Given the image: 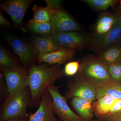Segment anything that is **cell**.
<instances>
[{"label":"cell","mask_w":121,"mask_h":121,"mask_svg":"<svg viewBox=\"0 0 121 121\" xmlns=\"http://www.w3.org/2000/svg\"><path fill=\"white\" fill-rule=\"evenodd\" d=\"M74 78L86 82L96 90L112 82L106 66L98 57L92 55L83 59Z\"/></svg>","instance_id":"obj_2"},{"label":"cell","mask_w":121,"mask_h":121,"mask_svg":"<svg viewBox=\"0 0 121 121\" xmlns=\"http://www.w3.org/2000/svg\"><path fill=\"white\" fill-rule=\"evenodd\" d=\"M49 65L46 63L33 65L28 70V86L31 93L29 107H35L39 104L48 86L65 75L60 65Z\"/></svg>","instance_id":"obj_1"},{"label":"cell","mask_w":121,"mask_h":121,"mask_svg":"<svg viewBox=\"0 0 121 121\" xmlns=\"http://www.w3.org/2000/svg\"><path fill=\"white\" fill-rule=\"evenodd\" d=\"M115 15L108 12H104L99 15L95 27V34L101 35L110 31L117 21Z\"/></svg>","instance_id":"obj_18"},{"label":"cell","mask_w":121,"mask_h":121,"mask_svg":"<svg viewBox=\"0 0 121 121\" xmlns=\"http://www.w3.org/2000/svg\"><path fill=\"white\" fill-rule=\"evenodd\" d=\"M107 67L112 82L121 83V62L113 64Z\"/></svg>","instance_id":"obj_24"},{"label":"cell","mask_w":121,"mask_h":121,"mask_svg":"<svg viewBox=\"0 0 121 121\" xmlns=\"http://www.w3.org/2000/svg\"><path fill=\"white\" fill-rule=\"evenodd\" d=\"M0 25L3 27H10L11 26V23L5 19L1 12H0Z\"/></svg>","instance_id":"obj_29"},{"label":"cell","mask_w":121,"mask_h":121,"mask_svg":"<svg viewBox=\"0 0 121 121\" xmlns=\"http://www.w3.org/2000/svg\"><path fill=\"white\" fill-rule=\"evenodd\" d=\"M92 121H107V120H103V119H99V118H97V119H93L92 120Z\"/></svg>","instance_id":"obj_32"},{"label":"cell","mask_w":121,"mask_h":121,"mask_svg":"<svg viewBox=\"0 0 121 121\" xmlns=\"http://www.w3.org/2000/svg\"><path fill=\"white\" fill-rule=\"evenodd\" d=\"M28 121H60L55 115L52 107V99L47 89L41 98L39 107L34 113H30Z\"/></svg>","instance_id":"obj_11"},{"label":"cell","mask_w":121,"mask_h":121,"mask_svg":"<svg viewBox=\"0 0 121 121\" xmlns=\"http://www.w3.org/2000/svg\"><path fill=\"white\" fill-rule=\"evenodd\" d=\"M97 99L106 95H110L115 99H121V83L112 82L105 86L97 89Z\"/></svg>","instance_id":"obj_21"},{"label":"cell","mask_w":121,"mask_h":121,"mask_svg":"<svg viewBox=\"0 0 121 121\" xmlns=\"http://www.w3.org/2000/svg\"><path fill=\"white\" fill-rule=\"evenodd\" d=\"M68 91L64 97L67 101L74 97H79L93 102L97 99V90L82 80L74 78L68 85Z\"/></svg>","instance_id":"obj_7"},{"label":"cell","mask_w":121,"mask_h":121,"mask_svg":"<svg viewBox=\"0 0 121 121\" xmlns=\"http://www.w3.org/2000/svg\"><path fill=\"white\" fill-rule=\"evenodd\" d=\"M47 6L55 11L62 9V1L60 0H45Z\"/></svg>","instance_id":"obj_26"},{"label":"cell","mask_w":121,"mask_h":121,"mask_svg":"<svg viewBox=\"0 0 121 121\" xmlns=\"http://www.w3.org/2000/svg\"><path fill=\"white\" fill-rule=\"evenodd\" d=\"M51 22L56 32H69L81 30L75 21L62 9L56 11Z\"/></svg>","instance_id":"obj_12"},{"label":"cell","mask_w":121,"mask_h":121,"mask_svg":"<svg viewBox=\"0 0 121 121\" xmlns=\"http://www.w3.org/2000/svg\"><path fill=\"white\" fill-rule=\"evenodd\" d=\"M121 111V99H115L112 107L109 114L104 116H110L117 114Z\"/></svg>","instance_id":"obj_27"},{"label":"cell","mask_w":121,"mask_h":121,"mask_svg":"<svg viewBox=\"0 0 121 121\" xmlns=\"http://www.w3.org/2000/svg\"><path fill=\"white\" fill-rule=\"evenodd\" d=\"M30 99L31 93L28 86L16 94L8 95L1 111L0 121L28 118L27 108Z\"/></svg>","instance_id":"obj_3"},{"label":"cell","mask_w":121,"mask_h":121,"mask_svg":"<svg viewBox=\"0 0 121 121\" xmlns=\"http://www.w3.org/2000/svg\"><path fill=\"white\" fill-rule=\"evenodd\" d=\"M49 36L61 47L75 49L84 47L90 39L86 35L76 31L56 32Z\"/></svg>","instance_id":"obj_8"},{"label":"cell","mask_w":121,"mask_h":121,"mask_svg":"<svg viewBox=\"0 0 121 121\" xmlns=\"http://www.w3.org/2000/svg\"><path fill=\"white\" fill-rule=\"evenodd\" d=\"M115 100L110 95H106L99 98L93 102L92 110L97 118L109 114Z\"/></svg>","instance_id":"obj_17"},{"label":"cell","mask_w":121,"mask_h":121,"mask_svg":"<svg viewBox=\"0 0 121 121\" xmlns=\"http://www.w3.org/2000/svg\"><path fill=\"white\" fill-rule=\"evenodd\" d=\"M27 27L30 31L39 35L50 36L54 35L56 32L51 22L39 23L31 19L28 23Z\"/></svg>","instance_id":"obj_20"},{"label":"cell","mask_w":121,"mask_h":121,"mask_svg":"<svg viewBox=\"0 0 121 121\" xmlns=\"http://www.w3.org/2000/svg\"><path fill=\"white\" fill-rule=\"evenodd\" d=\"M5 37L8 43L25 66H28L34 60L36 56L38 55V51L35 48L11 33H6Z\"/></svg>","instance_id":"obj_9"},{"label":"cell","mask_w":121,"mask_h":121,"mask_svg":"<svg viewBox=\"0 0 121 121\" xmlns=\"http://www.w3.org/2000/svg\"><path fill=\"white\" fill-rule=\"evenodd\" d=\"M119 43H120V44H121V40H120V41H119Z\"/></svg>","instance_id":"obj_33"},{"label":"cell","mask_w":121,"mask_h":121,"mask_svg":"<svg viewBox=\"0 0 121 121\" xmlns=\"http://www.w3.org/2000/svg\"><path fill=\"white\" fill-rule=\"evenodd\" d=\"M98 58L106 66L121 62V45L120 43L103 50L99 52Z\"/></svg>","instance_id":"obj_15"},{"label":"cell","mask_w":121,"mask_h":121,"mask_svg":"<svg viewBox=\"0 0 121 121\" xmlns=\"http://www.w3.org/2000/svg\"><path fill=\"white\" fill-rule=\"evenodd\" d=\"M76 49L61 48L50 53H39L38 62L40 64L46 63L49 65H60L73 59Z\"/></svg>","instance_id":"obj_13"},{"label":"cell","mask_w":121,"mask_h":121,"mask_svg":"<svg viewBox=\"0 0 121 121\" xmlns=\"http://www.w3.org/2000/svg\"><path fill=\"white\" fill-rule=\"evenodd\" d=\"M34 13L32 20L39 23L51 22L53 17L55 10L47 7H39L36 5H33L32 8Z\"/></svg>","instance_id":"obj_19"},{"label":"cell","mask_w":121,"mask_h":121,"mask_svg":"<svg viewBox=\"0 0 121 121\" xmlns=\"http://www.w3.org/2000/svg\"><path fill=\"white\" fill-rule=\"evenodd\" d=\"M117 18L114 25L110 31L102 35L95 34L90 39L89 43L93 51L99 52L119 42L121 39V20Z\"/></svg>","instance_id":"obj_6"},{"label":"cell","mask_w":121,"mask_h":121,"mask_svg":"<svg viewBox=\"0 0 121 121\" xmlns=\"http://www.w3.org/2000/svg\"><path fill=\"white\" fill-rule=\"evenodd\" d=\"M5 79L8 95H12L28 87V71L19 66L1 69Z\"/></svg>","instance_id":"obj_5"},{"label":"cell","mask_w":121,"mask_h":121,"mask_svg":"<svg viewBox=\"0 0 121 121\" xmlns=\"http://www.w3.org/2000/svg\"><path fill=\"white\" fill-rule=\"evenodd\" d=\"M30 41L39 53H50L62 48L56 43L49 36H33Z\"/></svg>","instance_id":"obj_16"},{"label":"cell","mask_w":121,"mask_h":121,"mask_svg":"<svg viewBox=\"0 0 121 121\" xmlns=\"http://www.w3.org/2000/svg\"><path fill=\"white\" fill-rule=\"evenodd\" d=\"M80 64L79 60L69 62L66 64L64 69L65 75L68 76L75 75L79 70Z\"/></svg>","instance_id":"obj_25"},{"label":"cell","mask_w":121,"mask_h":121,"mask_svg":"<svg viewBox=\"0 0 121 121\" xmlns=\"http://www.w3.org/2000/svg\"><path fill=\"white\" fill-rule=\"evenodd\" d=\"M5 121H28V118H21V119H10Z\"/></svg>","instance_id":"obj_31"},{"label":"cell","mask_w":121,"mask_h":121,"mask_svg":"<svg viewBox=\"0 0 121 121\" xmlns=\"http://www.w3.org/2000/svg\"><path fill=\"white\" fill-rule=\"evenodd\" d=\"M0 66L1 69L18 66L11 58L8 52L2 47L0 48Z\"/></svg>","instance_id":"obj_23"},{"label":"cell","mask_w":121,"mask_h":121,"mask_svg":"<svg viewBox=\"0 0 121 121\" xmlns=\"http://www.w3.org/2000/svg\"><path fill=\"white\" fill-rule=\"evenodd\" d=\"M117 17L121 20V1L119 2V4L117 9L116 15Z\"/></svg>","instance_id":"obj_30"},{"label":"cell","mask_w":121,"mask_h":121,"mask_svg":"<svg viewBox=\"0 0 121 121\" xmlns=\"http://www.w3.org/2000/svg\"><path fill=\"white\" fill-rule=\"evenodd\" d=\"M98 118L110 121H121V111L112 115L103 116Z\"/></svg>","instance_id":"obj_28"},{"label":"cell","mask_w":121,"mask_h":121,"mask_svg":"<svg viewBox=\"0 0 121 121\" xmlns=\"http://www.w3.org/2000/svg\"><path fill=\"white\" fill-rule=\"evenodd\" d=\"M59 86L51 85L47 89L52 99V107L55 114L60 121H85L74 112L68 105L67 100L59 91Z\"/></svg>","instance_id":"obj_4"},{"label":"cell","mask_w":121,"mask_h":121,"mask_svg":"<svg viewBox=\"0 0 121 121\" xmlns=\"http://www.w3.org/2000/svg\"><path fill=\"white\" fill-rule=\"evenodd\" d=\"M91 102L79 97H74L71 102L75 111L85 121H92L94 113Z\"/></svg>","instance_id":"obj_14"},{"label":"cell","mask_w":121,"mask_h":121,"mask_svg":"<svg viewBox=\"0 0 121 121\" xmlns=\"http://www.w3.org/2000/svg\"><path fill=\"white\" fill-rule=\"evenodd\" d=\"M80 1L96 10L102 11H106L110 7L113 8L118 2L117 0H82Z\"/></svg>","instance_id":"obj_22"},{"label":"cell","mask_w":121,"mask_h":121,"mask_svg":"<svg viewBox=\"0 0 121 121\" xmlns=\"http://www.w3.org/2000/svg\"><path fill=\"white\" fill-rule=\"evenodd\" d=\"M32 0H9L2 2L0 8L11 17L16 26L22 27L24 16Z\"/></svg>","instance_id":"obj_10"}]
</instances>
